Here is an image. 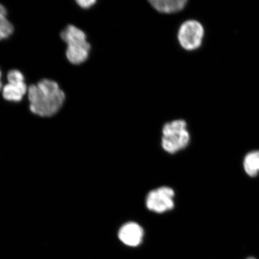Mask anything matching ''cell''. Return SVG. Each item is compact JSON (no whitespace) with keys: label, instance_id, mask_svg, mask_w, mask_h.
Instances as JSON below:
<instances>
[{"label":"cell","instance_id":"6da1fadb","mask_svg":"<svg viewBox=\"0 0 259 259\" xmlns=\"http://www.w3.org/2000/svg\"><path fill=\"white\" fill-rule=\"evenodd\" d=\"M31 111L42 117L56 114L63 106L66 95L58 84L48 79L30 86L28 90Z\"/></svg>","mask_w":259,"mask_h":259},{"label":"cell","instance_id":"7a4b0ae2","mask_svg":"<svg viewBox=\"0 0 259 259\" xmlns=\"http://www.w3.org/2000/svg\"><path fill=\"white\" fill-rule=\"evenodd\" d=\"M61 37L67 45L66 57L69 62L75 65L85 62L91 50L85 32L69 25L61 32Z\"/></svg>","mask_w":259,"mask_h":259},{"label":"cell","instance_id":"3957f363","mask_svg":"<svg viewBox=\"0 0 259 259\" xmlns=\"http://www.w3.org/2000/svg\"><path fill=\"white\" fill-rule=\"evenodd\" d=\"M187 123L183 119L167 122L162 130L161 146L168 153L175 154L187 147L190 142V134Z\"/></svg>","mask_w":259,"mask_h":259},{"label":"cell","instance_id":"277c9868","mask_svg":"<svg viewBox=\"0 0 259 259\" xmlns=\"http://www.w3.org/2000/svg\"><path fill=\"white\" fill-rule=\"evenodd\" d=\"M203 35L204 29L200 22L187 21L181 25L178 31V41L184 50L193 51L201 45Z\"/></svg>","mask_w":259,"mask_h":259},{"label":"cell","instance_id":"5b68a950","mask_svg":"<svg viewBox=\"0 0 259 259\" xmlns=\"http://www.w3.org/2000/svg\"><path fill=\"white\" fill-rule=\"evenodd\" d=\"M175 192L172 189L161 187L149 192L146 205L149 210L158 213L172 209L174 207Z\"/></svg>","mask_w":259,"mask_h":259},{"label":"cell","instance_id":"8992f818","mask_svg":"<svg viewBox=\"0 0 259 259\" xmlns=\"http://www.w3.org/2000/svg\"><path fill=\"white\" fill-rule=\"evenodd\" d=\"M8 83L3 87L4 99L9 102H19L28 92L23 74L18 70H12L7 76Z\"/></svg>","mask_w":259,"mask_h":259},{"label":"cell","instance_id":"52a82bcc","mask_svg":"<svg viewBox=\"0 0 259 259\" xmlns=\"http://www.w3.org/2000/svg\"><path fill=\"white\" fill-rule=\"evenodd\" d=\"M144 230L137 223L129 222L123 225L118 232V238L123 244L130 247H137L141 244Z\"/></svg>","mask_w":259,"mask_h":259},{"label":"cell","instance_id":"ba28073f","mask_svg":"<svg viewBox=\"0 0 259 259\" xmlns=\"http://www.w3.org/2000/svg\"><path fill=\"white\" fill-rule=\"evenodd\" d=\"M151 5L158 12L163 14H174L185 8L186 0H151Z\"/></svg>","mask_w":259,"mask_h":259},{"label":"cell","instance_id":"9c48e42d","mask_svg":"<svg viewBox=\"0 0 259 259\" xmlns=\"http://www.w3.org/2000/svg\"><path fill=\"white\" fill-rule=\"evenodd\" d=\"M245 172L249 176L255 177L259 172V151L251 152L246 155L244 161Z\"/></svg>","mask_w":259,"mask_h":259},{"label":"cell","instance_id":"30bf717a","mask_svg":"<svg viewBox=\"0 0 259 259\" xmlns=\"http://www.w3.org/2000/svg\"><path fill=\"white\" fill-rule=\"evenodd\" d=\"M7 10L0 4V40L6 39L14 31V26L8 20Z\"/></svg>","mask_w":259,"mask_h":259},{"label":"cell","instance_id":"8fae6325","mask_svg":"<svg viewBox=\"0 0 259 259\" xmlns=\"http://www.w3.org/2000/svg\"><path fill=\"white\" fill-rule=\"evenodd\" d=\"M77 4L78 5L80 8L83 9H89L95 5L96 3L95 0H80V1H76Z\"/></svg>","mask_w":259,"mask_h":259},{"label":"cell","instance_id":"7c38bea8","mask_svg":"<svg viewBox=\"0 0 259 259\" xmlns=\"http://www.w3.org/2000/svg\"><path fill=\"white\" fill-rule=\"evenodd\" d=\"M1 78H2V72H1V70H0V90H1L3 88Z\"/></svg>","mask_w":259,"mask_h":259},{"label":"cell","instance_id":"4fadbf2b","mask_svg":"<svg viewBox=\"0 0 259 259\" xmlns=\"http://www.w3.org/2000/svg\"><path fill=\"white\" fill-rule=\"evenodd\" d=\"M248 259H254V258H248Z\"/></svg>","mask_w":259,"mask_h":259}]
</instances>
